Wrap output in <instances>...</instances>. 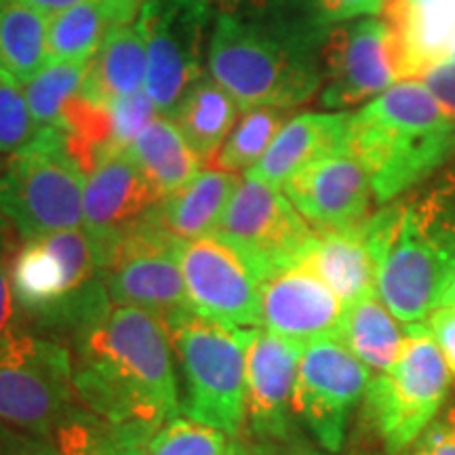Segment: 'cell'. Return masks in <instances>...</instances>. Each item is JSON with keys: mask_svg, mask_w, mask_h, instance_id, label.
Here are the masks:
<instances>
[{"mask_svg": "<svg viewBox=\"0 0 455 455\" xmlns=\"http://www.w3.org/2000/svg\"><path fill=\"white\" fill-rule=\"evenodd\" d=\"M84 409L114 424L161 428L180 415V384L164 325L135 306L112 304L68 339Z\"/></svg>", "mask_w": 455, "mask_h": 455, "instance_id": "obj_1", "label": "cell"}, {"mask_svg": "<svg viewBox=\"0 0 455 455\" xmlns=\"http://www.w3.org/2000/svg\"><path fill=\"white\" fill-rule=\"evenodd\" d=\"M327 30L287 9L218 13L207 44V72L241 112L251 108L295 110L321 93V43Z\"/></svg>", "mask_w": 455, "mask_h": 455, "instance_id": "obj_2", "label": "cell"}, {"mask_svg": "<svg viewBox=\"0 0 455 455\" xmlns=\"http://www.w3.org/2000/svg\"><path fill=\"white\" fill-rule=\"evenodd\" d=\"M348 152L382 207L455 161V123L424 83L398 81L352 114Z\"/></svg>", "mask_w": 455, "mask_h": 455, "instance_id": "obj_3", "label": "cell"}, {"mask_svg": "<svg viewBox=\"0 0 455 455\" xmlns=\"http://www.w3.org/2000/svg\"><path fill=\"white\" fill-rule=\"evenodd\" d=\"M11 287L17 325L64 344L112 306L83 228L21 241L11 259Z\"/></svg>", "mask_w": 455, "mask_h": 455, "instance_id": "obj_4", "label": "cell"}, {"mask_svg": "<svg viewBox=\"0 0 455 455\" xmlns=\"http://www.w3.org/2000/svg\"><path fill=\"white\" fill-rule=\"evenodd\" d=\"M164 329L180 367L181 413L241 441L249 329H230L196 312Z\"/></svg>", "mask_w": 455, "mask_h": 455, "instance_id": "obj_5", "label": "cell"}, {"mask_svg": "<svg viewBox=\"0 0 455 455\" xmlns=\"http://www.w3.org/2000/svg\"><path fill=\"white\" fill-rule=\"evenodd\" d=\"M405 344L384 373L373 375L361 418L388 455H403L445 409L451 373L426 323L409 325Z\"/></svg>", "mask_w": 455, "mask_h": 455, "instance_id": "obj_6", "label": "cell"}, {"mask_svg": "<svg viewBox=\"0 0 455 455\" xmlns=\"http://www.w3.org/2000/svg\"><path fill=\"white\" fill-rule=\"evenodd\" d=\"M84 180L60 131L41 129L0 169V215L21 241L83 228Z\"/></svg>", "mask_w": 455, "mask_h": 455, "instance_id": "obj_7", "label": "cell"}, {"mask_svg": "<svg viewBox=\"0 0 455 455\" xmlns=\"http://www.w3.org/2000/svg\"><path fill=\"white\" fill-rule=\"evenodd\" d=\"M81 407L70 346L15 323L0 338V422L53 439Z\"/></svg>", "mask_w": 455, "mask_h": 455, "instance_id": "obj_8", "label": "cell"}, {"mask_svg": "<svg viewBox=\"0 0 455 455\" xmlns=\"http://www.w3.org/2000/svg\"><path fill=\"white\" fill-rule=\"evenodd\" d=\"M212 0H146L138 24L146 44V91L158 112L171 116L207 66L213 28Z\"/></svg>", "mask_w": 455, "mask_h": 455, "instance_id": "obj_9", "label": "cell"}, {"mask_svg": "<svg viewBox=\"0 0 455 455\" xmlns=\"http://www.w3.org/2000/svg\"><path fill=\"white\" fill-rule=\"evenodd\" d=\"M315 232L281 188L244 175L213 235L241 255L261 284L298 266Z\"/></svg>", "mask_w": 455, "mask_h": 455, "instance_id": "obj_10", "label": "cell"}, {"mask_svg": "<svg viewBox=\"0 0 455 455\" xmlns=\"http://www.w3.org/2000/svg\"><path fill=\"white\" fill-rule=\"evenodd\" d=\"M180 247L181 241L161 230L150 215L118 238L101 258L112 304L150 312L164 327L195 312L181 275Z\"/></svg>", "mask_w": 455, "mask_h": 455, "instance_id": "obj_11", "label": "cell"}, {"mask_svg": "<svg viewBox=\"0 0 455 455\" xmlns=\"http://www.w3.org/2000/svg\"><path fill=\"white\" fill-rule=\"evenodd\" d=\"M325 110H341L371 101L403 81L396 34L382 15L358 17L327 28L321 43Z\"/></svg>", "mask_w": 455, "mask_h": 455, "instance_id": "obj_12", "label": "cell"}, {"mask_svg": "<svg viewBox=\"0 0 455 455\" xmlns=\"http://www.w3.org/2000/svg\"><path fill=\"white\" fill-rule=\"evenodd\" d=\"M373 373L339 339L304 346L293 388L295 419L327 453L344 449L352 415Z\"/></svg>", "mask_w": 455, "mask_h": 455, "instance_id": "obj_13", "label": "cell"}, {"mask_svg": "<svg viewBox=\"0 0 455 455\" xmlns=\"http://www.w3.org/2000/svg\"><path fill=\"white\" fill-rule=\"evenodd\" d=\"M180 266L196 315L230 329L261 327L259 281L230 244L215 235L181 243Z\"/></svg>", "mask_w": 455, "mask_h": 455, "instance_id": "obj_14", "label": "cell"}, {"mask_svg": "<svg viewBox=\"0 0 455 455\" xmlns=\"http://www.w3.org/2000/svg\"><path fill=\"white\" fill-rule=\"evenodd\" d=\"M301 346L268 329H249L244 430L255 443H293V388Z\"/></svg>", "mask_w": 455, "mask_h": 455, "instance_id": "obj_15", "label": "cell"}, {"mask_svg": "<svg viewBox=\"0 0 455 455\" xmlns=\"http://www.w3.org/2000/svg\"><path fill=\"white\" fill-rule=\"evenodd\" d=\"M283 192L315 230L358 226L373 213L371 180L348 148L306 164Z\"/></svg>", "mask_w": 455, "mask_h": 455, "instance_id": "obj_16", "label": "cell"}, {"mask_svg": "<svg viewBox=\"0 0 455 455\" xmlns=\"http://www.w3.org/2000/svg\"><path fill=\"white\" fill-rule=\"evenodd\" d=\"M261 325L304 348L312 341L338 339L346 306L306 266L276 272L259 284Z\"/></svg>", "mask_w": 455, "mask_h": 455, "instance_id": "obj_17", "label": "cell"}, {"mask_svg": "<svg viewBox=\"0 0 455 455\" xmlns=\"http://www.w3.org/2000/svg\"><path fill=\"white\" fill-rule=\"evenodd\" d=\"M163 198L129 155L108 158L84 180L83 230L101 258L118 238L140 226Z\"/></svg>", "mask_w": 455, "mask_h": 455, "instance_id": "obj_18", "label": "cell"}, {"mask_svg": "<svg viewBox=\"0 0 455 455\" xmlns=\"http://www.w3.org/2000/svg\"><path fill=\"white\" fill-rule=\"evenodd\" d=\"M350 116L341 110L293 114L278 131L268 152L247 171V178L283 190L289 178L306 164L348 148Z\"/></svg>", "mask_w": 455, "mask_h": 455, "instance_id": "obj_19", "label": "cell"}, {"mask_svg": "<svg viewBox=\"0 0 455 455\" xmlns=\"http://www.w3.org/2000/svg\"><path fill=\"white\" fill-rule=\"evenodd\" d=\"M382 17L396 34L403 81H418L455 57V0H390Z\"/></svg>", "mask_w": 455, "mask_h": 455, "instance_id": "obj_20", "label": "cell"}, {"mask_svg": "<svg viewBox=\"0 0 455 455\" xmlns=\"http://www.w3.org/2000/svg\"><path fill=\"white\" fill-rule=\"evenodd\" d=\"M367 220L341 230H316L299 259L344 306L378 291V255L373 251Z\"/></svg>", "mask_w": 455, "mask_h": 455, "instance_id": "obj_21", "label": "cell"}, {"mask_svg": "<svg viewBox=\"0 0 455 455\" xmlns=\"http://www.w3.org/2000/svg\"><path fill=\"white\" fill-rule=\"evenodd\" d=\"M238 184V173L213 167L201 171L190 184L163 198L152 209L150 218L161 230L181 243L213 235Z\"/></svg>", "mask_w": 455, "mask_h": 455, "instance_id": "obj_22", "label": "cell"}, {"mask_svg": "<svg viewBox=\"0 0 455 455\" xmlns=\"http://www.w3.org/2000/svg\"><path fill=\"white\" fill-rule=\"evenodd\" d=\"M146 44L135 21L116 28L91 55L83 83V98L110 106L146 89Z\"/></svg>", "mask_w": 455, "mask_h": 455, "instance_id": "obj_23", "label": "cell"}, {"mask_svg": "<svg viewBox=\"0 0 455 455\" xmlns=\"http://www.w3.org/2000/svg\"><path fill=\"white\" fill-rule=\"evenodd\" d=\"M238 112L241 108L232 95L204 70L190 84L169 118H173L203 164H212L236 124Z\"/></svg>", "mask_w": 455, "mask_h": 455, "instance_id": "obj_24", "label": "cell"}, {"mask_svg": "<svg viewBox=\"0 0 455 455\" xmlns=\"http://www.w3.org/2000/svg\"><path fill=\"white\" fill-rule=\"evenodd\" d=\"M138 20L123 0H83L49 20V60L89 61L110 34Z\"/></svg>", "mask_w": 455, "mask_h": 455, "instance_id": "obj_25", "label": "cell"}, {"mask_svg": "<svg viewBox=\"0 0 455 455\" xmlns=\"http://www.w3.org/2000/svg\"><path fill=\"white\" fill-rule=\"evenodd\" d=\"M133 158L156 195L167 198L201 173L203 161L192 150L173 118L156 116L131 144Z\"/></svg>", "mask_w": 455, "mask_h": 455, "instance_id": "obj_26", "label": "cell"}, {"mask_svg": "<svg viewBox=\"0 0 455 455\" xmlns=\"http://www.w3.org/2000/svg\"><path fill=\"white\" fill-rule=\"evenodd\" d=\"M407 329L378 291L346 306L338 339L373 375L384 373L405 344Z\"/></svg>", "mask_w": 455, "mask_h": 455, "instance_id": "obj_27", "label": "cell"}, {"mask_svg": "<svg viewBox=\"0 0 455 455\" xmlns=\"http://www.w3.org/2000/svg\"><path fill=\"white\" fill-rule=\"evenodd\" d=\"M403 209L424 247L455 276V161L403 198Z\"/></svg>", "mask_w": 455, "mask_h": 455, "instance_id": "obj_28", "label": "cell"}, {"mask_svg": "<svg viewBox=\"0 0 455 455\" xmlns=\"http://www.w3.org/2000/svg\"><path fill=\"white\" fill-rule=\"evenodd\" d=\"M156 428L144 424H114L81 407L60 428L53 441L61 455H146Z\"/></svg>", "mask_w": 455, "mask_h": 455, "instance_id": "obj_29", "label": "cell"}, {"mask_svg": "<svg viewBox=\"0 0 455 455\" xmlns=\"http://www.w3.org/2000/svg\"><path fill=\"white\" fill-rule=\"evenodd\" d=\"M49 20L30 0H0V68L20 83L47 64Z\"/></svg>", "mask_w": 455, "mask_h": 455, "instance_id": "obj_30", "label": "cell"}, {"mask_svg": "<svg viewBox=\"0 0 455 455\" xmlns=\"http://www.w3.org/2000/svg\"><path fill=\"white\" fill-rule=\"evenodd\" d=\"M287 118L289 110L281 108L261 106L244 110L209 167L230 173H247L268 152Z\"/></svg>", "mask_w": 455, "mask_h": 455, "instance_id": "obj_31", "label": "cell"}, {"mask_svg": "<svg viewBox=\"0 0 455 455\" xmlns=\"http://www.w3.org/2000/svg\"><path fill=\"white\" fill-rule=\"evenodd\" d=\"M87 61L47 60L32 78L21 83L38 129L57 127L66 106L83 93Z\"/></svg>", "mask_w": 455, "mask_h": 455, "instance_id": "obj_32", "label": "cell"}, {"mask_svg": "<svg viewBox=\"0 0 455 455\" xmlns=\"http://www.w3.org/2000/svg\"><path fill=\"white\" fill-rule=\"evenodd\" d=\"M232 443L213 426L175 415L152 436L146 455H230Z\"/></svg>", "mask_w": 455, "mask_h": 455, "instance_id": "obj_33", "label": "cell"}, {"mask_svg": "<svg viewBox=\"0 0 455 455\" xmlns=\"http://www.w3.org/2000/svg\"><path fill=\"white\" fill-rule=\"evenodd\" d=\"M41 129L28 106L24 87L0 68V155H15L38 138Z\"/></svg>", "mask_w": 455, "mask_h": 455, "instance_id": "obj_34", "label": "cell"}, {"mask_svg": "<svg viewBox=\"0 0 455 455\" xmlns=\"http://www.w3.org/2000/svg\"><path fill=\"white\" fill-rule=\"evenodd\" d=\"M388 3L390 0H284L293 15L321 30L358 17L382 15Z\"/></svg>", "mask_w": 455, "mask_h": 455, "instance_id": "obj_35", "label": "cell"}, {"mask_svg": "<svg viewBox=\"0 0 455 455\" xmlns=\"http://www.w3.org/2000/svg\"><path fill=\"white\" fill-rule=\"evenodd\" d=\"M20 243L21 238L11 224L0 230V338L7 335L17 323V306L11 287V259Z\"/></svg>", "mask_w": 455, "mask_h": 455, "instance_id": "obj_36", "label": "cell"}, {"mask_svg": "<svg viewBox=\"0 0 455 455\" xmlns=\"http://www.w3.org/2000/svg\"><path fill=\"white\" fill-rule=\"evenodd\" d=\"M403 455H455V405L443 409Z\"/></svg>", "mask_w": 455, "mask_h": 455, "instance_id": "obj_37", "label": "cell"}, {"mask_svg": "<svg viewBox=\"0 0 455 455\" xmlns=\"http://www.w3.org/2000/svg\"><path fill=\"white\" fill-rule=\"evenodd\" d=\"M0 455H61L51 436L34 435L0 422Z\"/></svg>", "mask_w": 455, "mask_h": 455, "instance_id": "obj_38", "label": "cell"}, {"mask_svg": "<svg viewBox=\"0 0 455 455\" xmlns=\"http://www.w3.org/2000/svg\"><path fill=\"white\" fill-rule=\"evenodd\" d=\"M426 327L439 346L445 365L455 382V306H436L426 318Z\"/></svg>", "mask_w": 455, "mask_h": 455, "instance_id": "obj_39", "label": "cell"}, {"mask_svg": "<svg viewBox=\"0 0 455 455\" xmlns=\"http://www.w3.org/2000/svg\"><path fill=\"white\" fill-rule=\"evenodd\" d=\"M422 83L432 91V95L439 100L449 118L455 123V61L430 70L422 78Z\"/></svg>", "mask_w": 455, "mask_h": 455, "instance_id": "obj_40", "label": "cell"}, {"mask_svg": "<svg viewBox=\"0 0 455 455\" xmlns=\"http://www.w3.org/2000/svg\"><path fill=\"white\" fill-rule=\"evenodd\" d=\"M235 455H323L312 449L299 447L298 443H243L235 441Z\"/></svg>", "mask_w": 455, "mask_h": 455, "instance_id": "obj_41", "label": "cell"}, {"mask_svg": "<svg viewBox=\"0 0 455 455\" xmlns=\"http://www.w3.org/2000/svg\"><path fill=\"white\" fill-rule=\"evenodd\" d=\"M218 13H259L275 9L283 0H212Z\"/></svg>", "mask_w": 455, "mask_h": 455, "instance_id": "obj_42", "label": "cell"}, {"mask_svg": "<svg viewBox=\"0 0 455 455\" xmlns=\"http://www.w3.org/2000/svg\"><path fill=\"white\" fill-rule=\"evenodd\" d=\"M30 3L36 7L41 13L51 20V17L61 13V11L74 7V4L83 3V0H30Z\"/></svg>", "mask_w": 455, "mask_h": 455, "instance_id": "obj_43", "label": "cell"}, {"mask_svg": "<svg viewBox=\"0 0 455 455\" xmlns=\"http://www.w3.org/2000/svg\"><path fill=\"white\" fill-rule=\"evenodd\" d=\"M439 306H455V276L451 278V283L447 284L445 291H443Z\"/></svg>", "mask_w": 455, "mask_h": 455, "instance_id": "obj_44", "label": "cell"}, {"mask_svg": "<svg viewBox=\"0 0 455 455\" xmlns=\"http://www.w3.org/2000/svg\"><path fill=\"white\" fill-rule=\"evenodd\" d=\"M124 4H127V7H131L135 11V13H140V9H141V4L146 3V0H123Z\"/></svg>", "mask_w": 455, "mask_h": 455, "instance_id": "obj_45", "label": "cell"}, {"mask_svg": "<svg viewBox=\"0 0 455 455\" xmlns=\"http://www.w3.org/2000/svg\"><path fill=\"white\" fill-rule=\"evenodd\" d=\"M4 226H9V221H7V218H4V215H0V230H3Z\"/></svg>", "mask_w": 455, "mask_h": 455, "instance_id": "obj_46", "label": "cell"}, {"mask_svg": "<svg viewBox=\"0 0 455 455\" xmlns=\"http://www.w3.org/2000/svg\"><path fill=\"white\" fill-rule=\"evenodd\" d=\"M230 455H235V443H232V451H230Z\"/></svg>", "mask_w": 455, "mask_h": 455, "instance_id": "obj_47", "label": "cell"}, {"mask_svg": "<svg viewBox=\"0 0 455 455\" xmlns=\"http://www.w3.org/2000/svg\"><path fill=\"white\" fill-rule=\"evenodd\" d=\"M3 164H4V163H3V161H0V169H3Z\"/></svg>", "mask_w": 455, "mask_h": 455, "instance_id": "obj_48", "label": "cell"}]
</instances>
